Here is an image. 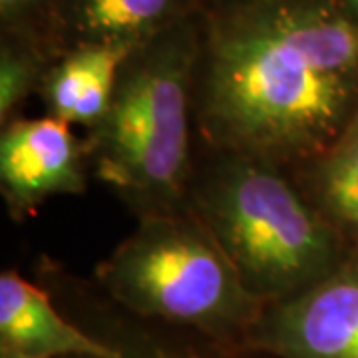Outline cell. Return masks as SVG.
Segmentation results:
<instances>
[{
  "mask_svg": "<svg viewBox=\"0 0 358 358\" xmlns=\"http://www.w3.org/2000/svg\"><path fill=\"white\" fill-rule=\"evenodd\" d=\"M195 88L213 140L267 162L329 152L352 122L358 24L334 0L203 14Z\"/></svg>",
  "mask_w": 358,
  "mask_h": 358,
  "instance_id": "obj_1",
  "label": "cell"
},
{
  "mask_svg": "<svg viewBox=\"0 0 358 358\" xmlns=\"http://www.w3.org/2000/svg\"><path fill=\"white\" fill-rule=\"evenodd\" d=\"M201 40L203 14L193 13L131 50L96 126L100 178L152 203H169L181 193Z\"/></svg>",
  "mask_w": 358,
  "mask_h": 358,
  "instance_id": "obj_2",
  "label": "cell"
},
{
  "mask_svg": "<svg viewBox=\"0 0 358 358\" xmlns=\"http://www.w3.org/2000/svg\"><path fill=\"white\" fill-rule=\"evenodd\" d=\"M197 217L257 301L293 296L336 268L333 223L267 159L233 155L207 181Z\"/></svg>",
  "mask_w": 358,
  "mask_h": 358,
  "instance_id": "obj_3",
  "label": "cell"
},
{
  "mask_svg": "<svg viewBox=\"0 0 358 358\" xmlns=\"http://www.w3.org/2000/svg\"><path fill=\"white\" fill-rule=\"evenodd\" d=\"M102 285L131 310L219 329L257 303L199 217L154 213L98 267Z\"/></svg>",
  "mask_w": 358,
  "mask_h": 358,
  "instance_id": "obj_4",
  "label": "cell"
},
{
  "mask_svg": "<svg viewBox=\"0 0 358 358\" xmlns=\"http://www.w3.org/2000/svg\"><path fill=\"white\" fill-rule=\"evenodd\" d=\"M265 334L282 358H358V265L336 267L282 299Z\"/></svg>",
  "mask_w": 358,
  "mask_h": 358,
  "instance_id": "obj_5",
  "label": "cell"
},
{
  "mask_svg": "<svg viewBox=\"0 0 358 358\" xmlns=\"http://www.w3.org/2000/svg\"><path fill=\"white\" fill-rule=\"evenodd\" d=\"M46 115L20 120L0 140V181L14 211L26 213L54 195L84 192L82 157L74 134Z\"/></svg>",
  "mask_w": 358,
  "mask_h": 358,
  "instance_id": "obj_6",
  "label": "cell"
},
{
  "mask_svg": "<svg viewBox=\"0 0 358 358\" xmlns=\"http://www.w3.org/2000/svg\"><path fill=\"white\" fill-rule=\"evenodd\" d=\"M193 13V0H56L42 44L54 58L80 46L136 50Z\"/></svg>",
  "mask_w": 358,
  "mask_h": 358,
  "instance_id": "obj_7",
  "label": "cell"
},
{
  "mask_svg": "<svg viewBox=\"0 0 358 358\" xmlns=\"http://www.w3.org/2000/svg\"><path fill=\"white\" fill-rule=\"evenodd\" d=\"M0 346L18 358L122 357L62 319L48 294L13 271L0 277Z\"/></svg>",
  "mask_w": 358,
  "mask_h": 358,
  "instance_id": "obj_8",
  "label": "cell"
},
{
  "mask_svg": "<svg viewBox=\"0 0 358 358\" xmlns=\"http://www.w3.org/2000/svg\"><path fill=\"white\" fill-rule=\"evenodd\" d=\"M129 54L131 48L122 46H80L60 54L42 82L50 115L96 128L110 110Z\"/></svg>",
  "mask_w": 358,
  "mask_h": 358,
  "instance_id": "obj_9",
  "label": "cell"
},
{
  "mask_svg": "<svg viewBox=\"0 0 358 358\" xmlns=\"http://www.w3.org/2000/svg\"><path fill=\"white\" fill-rule=\"evenodd\" d=\"M315 187L333 223L358 235V115L352 117L333 148L324 152Z\"/></svg>",
  "mask_w": 358,
  "mask_h": 358,
  "instance_id": "obj_10",
  "label": "cell"
},
{
  "mask_svg": "<svg viewBox=\"0 0 358 358\" xmlns=\"http://www.w3.org/2000/svg\"><path fill=\"white\" fill-rule=\"evenodd\" d=\"M54 56L40 42L2 34L0 50V115L2 122L32 90L44 82Z\"/></svg>",
  "mask_w": 358,
  "mask_h": 358,
  "instance_id": "obj_11",
  "label": "cell"
},
{
  "mask_svg": "<svg viewBox=\"0 0 358 358\" xmlns=\"http://www.w3.org/2000/svg\"><path fill=\"white\" fill-rule=\"evenodd\" d=\"M54 4L56 0H0L2 34L22 36L42 44V32Z\"/></svg>",
  "mask_w": 358,
  "mask_h": 358,
  "instance_id": "obj_12",
  "label": "cell"
},
{
  "mask_svg": "<svg viewBox=\"0 0 358 358\" xmlns=\"http://www.w3.org/2000/svg\"><path fill=\"white\" fill-rule=\"evenodd\" d=\"M245 2H251V0H193V4L197 6V10L201 14H211L219 13V10H225L231 6H239Z\"/></svg>",
  "mask_w": 358,
  "mask_h": 358,
  "instance_id": "obj_13",
  "label": "cell"
},
{
  "mask_svg": "<svg viewBox=\"0 0 358 358\" xmlns=\"http://www.w3.org/2000/svg\"><path fill=\"white\" fill-rule=\"evenodd\" d=\"M334 2L358 24V0H334Z\"/></svg>",
  "mask_w": 358,
  "mask_h": 358,
  "instance_id": "obj_14",
  "label": "cell"
},
{
  "mask_svg": "<svg viewBox=\"0 0 358 358\" xmlns=\"http://www.w3.org/2000/svg\"><path fill=\"white\" fill-rule=\"evenodd\" d=\"M120 358H126L124 355ZM134 358H167V357H162V355H143V357H134Z\"/></svg>",
  "mask_w": 358,
  "mask_h": 358,
  "instance_id": "obj_15",
  "label": "cell"
},
{
  "mask_svg": "<svg viewBox=\"0 0 358 358\" xmlns=\"http://www.w3.org/2000/svg\"><path fill=\"white\" fill-rule=\"evenodd\" d=\"M0 358H18V357H13V355H6V352H0Z\"/></svg>",
  "mask_w": 358,
  "mask_h": 358,
  "instance_id": "obj_16",
  "label": "cell"
}]
</instances>
